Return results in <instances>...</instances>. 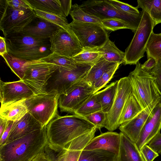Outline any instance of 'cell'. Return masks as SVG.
<instances>
[{
	"label": "cell",
	"mask_w": 161,
	"mask_h": 161,
	"mask_svg": "<svg viewBox=\"0 0 161 161\" xmlns=\"http://www.w3.org/2000/svg\"><path fill=\"white\" fill-rule=\"evenodd\" d=\"M96 128L84 117L77 115H58L46 127L48 142L54 146L64 148L74 139Z\"/></svg>",
	"instance_id": "cell-1"
},
{
	"label": "cell",
	"mask_w": 161,
	"mask_h": 161,
	"mask_svg": "<svg viewBox=\"0 0 161 161\" xmlns=\"http://www.w3.org/2000/svg\"><path fill=\"white\" fill-rule=\"evenodd\" d=\"M46 127L0 147V161H31L48 142Z\"/></svg>",
	"instance_id": "cell-2"
},
{
	"label": "cell",
	"mask_w": 161,
	"mask_h": 161,
	"mask_svg": "<svg viewBox=\"0 0 161 161\" xmlns=\"http://www.w3.org/2000/svg\"><path fill=\"white\" fill-rule=\"evenodd\" d=\"M8 52L27 61L40 60L51 53L50 38L34 37L22 32L4 37Z\"/></svg>",
	"instance_id": "cell-3"
},
{
	"label": "cell",
	"mask_w": 161,
	"mask_h": 161,
	"mask_svg": "<svg viewBox=\"0 0 161 161\" xmlns=\"http://www.w3.org/2000/svg\"><path fill=\"white\" fill-rule=\"evenodd\" d=\"M128 76L132 94L143 110L151 112L161 103V91L157 85L156 78L143 70L139 61Z\"/></svg>",
	"instance_id": "cell-4"
},
{
	"label": "cell",
	"mask_w": 161,
	"mask_h": 161,
	"mask_svg": "<svg viewBox=\"0 0 161 161\" xmlns=\"http://www.w3.org/2000/svg\"><path fill=\"white\" fill-rule=\"evenodd\" d=\"M92 65L88 63H77L76 67L73 69L58 67L47 81L45 92L56 91L59 96L66 94L83 79Z\"/></svg>",
	"instance_id": "cell-5"
},
{
	"label": "cell",
	"mask_w": 161,
	"mask_h": 161,
	"mask_svg": "<svg viewBox=\"0 0 161 161\" xmlns=\"http://www.w3.org/2000/svg\"><path fill=\"white\" fill-rule=\"evenodd\" d=\"M139 26L130 44L125 49L124 64H136L143 57L147 45L155 26L149 14L144 11Z\"/></svg>",
	"instance_id": "cell-6"
},
{
	"label": "cell",
	"mask_w": 161,
	"mask_h": 161,
	"mask_svg": "<svg viewBox=\"0 0 161 161\" xmlns=\"http://www.w3.org/2000/svg\"><path fill=\"white\" fill-rule=\"evenodd\" d=\"M69 27L84 51L98 50L109 38L106 30L98 23L73 20Z\"/></svg>",
	"instance_id": "cell-7"
},
{
	"label": "cell",
	"mask_w": 161,
	"mask_h": 161,
	"mask_svg": "<svg viewBox=\"0 0 161 161\" xmlns=\"http://www.w3.org/2000/svg\"><path fill=\"white\" fill-rule=\"evenodd\" d=\"M59 95L56 91L37 95L25 101L28 112L42 125L46 126L58 114Z\"/></svg>",
	"instance_id": "cell-8"
},
{
	"label": "cell",
	"mask_w": 161,
	"mask_h": 161,
	"mask_svg": "<svg viewBox=\"0 0 161 161\" xmlns=\"http://www.w3.org/2000/svg\"><path fill=\"white\" fill-rule=\"evenodd\" d=\"M86 13L101 20L106 18H117L123 20L133 28L134 32L136 31L142 18L143 11L137 15L131 14L117 9L107 0H88L79 5Z\"/></svg>",
	"instance_id": "cell-9"
},
{
	"label": "cell",
	"mask_w": 161,
	"mask_h": 161,
	"mask_svg": "<svg viewBox=\"0 0 161 161\" xmlns=\"http://www.w3.org/2000/svg\"><path fill=\"white\" fill-rule=\"evenodd\" d=\"M58 66L41 60L27 61L24 65L22 79L37 95L46 94L47 81Z\"/></svg>",
	"instance_id": "cell-10"
},
{
	"label": "cell",
	"mask_w": 161,
	"mask_h": 161,
	"mask_svg": "<svg viewBox=\"0 0 161 161\" xmlns=\"http://www.w3.org/2000/svg\"><path fill=\"white\" fill-rule=\"evenodd\" d=\"M132 94V89L128 76L118 80L114 103L109 112L106 114L104 127L109 131H113L119 128L122 111L127 100Z\"/></svg>",
	"instance_id": "cell-11"
},
{
	"label": "cell",
	"mask_w": 161,
	"mask_h": 161,
	"mask_svg": "<svg viewBox=\"0 0 161 161\" xmlns=\"http://www.w3.org/2000/svg\"><path fill=\"white\" fill-rule=\"evenodd\" d=\"M51 53L72 58L84 50L73 32L59 27L50 38Z\"/></svg>",
	"instance_id": "cell-12"
},
{
	"label": "cell",
	"mask_w": 161,
	"mask_h": 161,
	"mask_svg": "<svg viewBox=\"0 0 161 161\" xmlns=\"http://www.w3.org/2000/svg\"><path fill=\"white\" fill-rule=\"evenodd\" d=\"M36 16L34 10L18 9L8 5L0 19V30L4 37L12 33L21 32Z\"/></svg>",
	"instance_id": "cell-13"
},
{
	"label": "cell",
	"mask_w": 161,
	"mask_h": 161,
	"mask_svg": "<svg viewBox=\"0 0 161 161\" xmlns=\"http://www.w3.org/2000/svg\"><path fill=\"white\" fill-rule=\"evenodd\" d=\"M94 89L83 80L75 84L65 94L59 96L58 106L61 112L74 113L91 95Z\"/></svg>",
	"instance_id": "cell-14"
},
{
	"label": "cell",
	"mask_w": 161,
	"mask_h": 161,
	"mask_svg": "<svg viewBox=\"0 0 161 161\" xmlns=\"http://www.w3.org/2000/svg\"><path fill=\"white\" fill-rule=\"evenodd\" d=\"M0 94L1 105L26 101L37 95L22 80L4 82L0 80Z\"/></svg>",
	"instance_id": "cell-15"
},
{
	"label": "cell",
	"mask_w": 161,
	"mask_h": 161,
	"mask_svg": "<svg viewBox=\"0 0 161 161\" xmlns=\"http://www.w3.org/2000/svg\"><path fill=\"white\" fill-rule=\"evenodd\" d=\"M161 129V103L151 112L136 142L140 151L145 145L160 133Z\"/></svg>",
	"instance_id": "cell-16"
},
{
	"label": "cell",
	"mask_w": 161,
	"mask_h": 161,
	"mask_svg": "<svg viewBox=\"0 0 161 161\" xmlns=\"http://www.w3.org/2000/svg\"><path fill=\"white\" fill-rule=\"evenodd\" d=\"M97 129L96 128L69 143L59 151L56 161H78L83 149L94 137Z\"/></svg>",
	"instance_id": "cell-17"
},
{
	"label": "cell",
	"mask_w": 161,
	"mask_h": 161,
	"mask_svg": "<svg viewBox=\"0 0 161 161\" xmlns=\"http://www.w3.org/2000/svg\"><path fill=\"white\" fill-rule=\"evenodd\" d=\"M120 142V133L108 131L93 137L83 150L101 149L110 152L117 156L119 150Z\"/></svg>",
	"instance_id": "cell-18"
},
{
	"label": "cell",
	"mask_w": 161,
	"mask_h": 161,
	"mask_svg": "<svg viewBox=\"0 0 161 161\" xmlns=\"http://www.w3.org/2000/svg\"><path fill=\"white\" fill-rule=\"evenodd\" d=\"M43 127L42 125L28 112L20 120L14 122L5 144Z\"/></svg>",
	"instance_id": "cell-19"
},
{
	"label": "cell",
	"mask_w": 161,
	"mask_h": 161,
	"mask_svg": "<svg viewBox=\"0 0 161 161\" xmlns=\"http://www.w3.org/2000/svg\"><path fill=\"white\" fill-rule=\"evenodd\" d=\"M59 27L36 16L21 32L36 38H50Z\"/></svg>",
	"instance_id": "cell-20"
},
{
	"label": "cell",
	"mask_w": 161,
	"mask_h": 161,
	"mask_svg": "<svg viewBox=\"0 0 161 161\" xmlns=\"http://www.w3.org/2000/svg\"><path fill=\"white\" fill-rule=\"evenodd\" d=\"M151 112L142 110L134 118L121 125L119 128V129L131 141L136 143Z\"/></svg>",
	"instance_id": "cell-21"
},
{
	"label": "cell",
	"mask_w": 161,
	"mask_h": 161,
	"mask_svg": "<svg viewBox=\"0 0 161 161\" xmlns=\"http://www.w3.org/2000/svg\"><path fill=\"white\" fill-rule=\"evenodd\" d=\"M119 150L118 156L121 161H144L136 143L121 132Z\"/></svg>",
	"instance_id": "cell-22"
},
{
	"label": "cell",
	"mask_w": 161,
	"mask_h": 161,
	"mask_svg": "<svg viewBox=\"0 0 161 161\" xmlns=\"http://www.w3.org/2000/svg\"><path fill=\"white\" fill-rule=\"evenodd\" d=\"M25 101H20L1 105L0 117L13 122L19 120L28 113Z\"/></svg>",
	"instance_id": "cell-23"
},
{
	"label": "cell",
	"mask_w": 161,
	"mask_h": 161,
	"mask_svg": "<svg viewBox=\"0 0 161 161\" xmlns=\"http://www.w3.org/2000/svg\"><path fill=\"white\" fill-rule=\"evenodd\" d=\"M118 81L112 82L104 89L94 93L100 104L102 111L106 114L110 110L117 92Z\"/></svg>",
	"instance_id": "cell-24"
},
{
	"label": "cell",
	"mask_w": 161,
	"mask_h": 161,
	"mask_svg": "<svg viewBox=\"0 0 161 161\" xmlns=\"http://www.w3.org/2000/svg\"><path fill=\"white\" fill-rule=\"evenodd\" d=\"M98 51L102 57L108 62L119 64L125 62V53L119 49L109 38Z\"/></svg>",
	"instance_id": "cell-25"
},
{
	"label": "cell",
	"mask_w": 161,
	"mask_h": 161,
	"mask_svg": "<svg viewBox=\"0 0 161 161\" xmlns=\"http://www.w3.org/2000/svg\"><path fill=\"white\" fill-rule=\"evenodd\" d=\"M117 64L108 62L102 57L97 63L92 66L83 80L89 85L93 86L95 82L106 70Z\"/></svg>",
	"instance_id": "cell-26"
},
{
	"label": "cell",
	"mask_w": 161,
	"mask_h": 161,
	"mask_svg": "<svg viewBox=\"0 0 161 161\" xmlns=\"http://www.w3.org/2000/svg\"><path fill=\"white\" fill-rule=\"evenodd\" d=\"M33 9L66 17L61 8L59 0H27Z\"/></svg>",
	"instance_id": "cell-27"
},
{
	"label": "cell",
	"mask_w": 161,
	"mask_h": 161,
	"mask_svg": "<svg viewBox=\"0 0 161 161\" xmlns=\"http://www.w3.org/2000/svg\"><path fill=\"white\" fill-rule=\"evenodd\" d=\"M117 155L101 149L83 150L78 161H115Z\"/></svg>",
	"instance_id": "cell-28"
},
{
	"label": "cell",
	"mask_w": 161,
	"mask_h": 161,
	"mask_svg": "<svg viewBox=\"0 0 161 161\" xmlns=\"http://www.w3.org/2000/svg\"><path fill=\"white\" fill-rule=\"evenodd\" d=\"M142 110L132 93L127 100L122 111L120 125L134 118Z\"/></svg>",
	"instance_id": "cell-29"
},
{
	"label": "cell",
	"mask_w": 161,
	"mask_h": 161,
	"mask_svg": "<svg viewBox=\"0 0 161 161\" xmlns=\"http://www.w3.org/2000/svg\"><path fill=\"white\" fill-rule=\"evenodd\" d=\"M137 7L148 13L155 25L161 23V0H138Z\"/></svg>",
	"instance_id": "cell-30"
},
{
	"label": "cell",
	"mask_w": 161,
	"mask_h": 161,
	"mask_svg": "<svg viewBox=\"0 0 161 161\" xmlns=\"http://www.w3.org/2000/svg\"><path fill=\"white\" fill-rule=\"evenodd\" d=\"M101 110H102L101 105L93 94L85 100L74 114L84 117Z\"/></svg>",
	"instance_id": "cell-31"
},
{
	"label": "cell",
	"mask_w": 161,
	"mask_h": 161,
	"mask_svg": "<svg viewBox=\"0 0 161 161\" xmlns=\"http://www.w3.org/2000/svg\"><path fill=\"white\" fill-rule=\"evenodd\" d=\"M40 60L44 62L54 64L58 67H62L69 69H73L77 65L72 58L52 53L47 56Z\"/></svg>",
	"instance_id": "cell-32"
},
{
	"label": "cell",
	"mask_w": 161,
	"mask_h": 161,
	"mask_svg": "<svg viewBox=\"0 0 161 161\" xmlns=\"http://www.w3.org/2000/svg\"><path fill=\"white\" fill-rule=\"evenodd\" d=\"M147 58L152 57L161 62V34H152L148 42L146 51Z\"/></svg>",
	"instance_id": "cell-33"
},
{
	"label": "cell",
	"mask_w": 161,
	"mask_h": 161,
	"mask_svg": "<svg viewBox=\"0 0 161 161\" xmlns=\"http://www.w3.org/2000/svg\"><path fill=\"white\" fill-rule=\"evenodd\" d=\"M2 57L12 71L22 80L24 76V65L27 61L16 58L8 52Z\"/></svg>",
	"instance_id": "cell-34"
},
{
	"label": "cell",
	"mask_w": 161,
	"mask_h": 161,
	"mask_svg": "<svg viewBox=\"0 0 161 161\" xmlns=\"http://www.w3.org/2000/svg\"><path fill=\"white\" fill-rule=\"evenodd\" d=\"M36 16L44 19L70 32H73L69 28L66 17L57 14L44 12L37 9L34 10Z\"/></svg>",
	"instance_id": "cell-35"
},
{
	"label": "cell",
	"mask_w": 161,
	"mask_h": 161,
	"mask_svg": "<svg viewBox=\"0 0 161 161\" xmlns=\"http://www.w3.org/2000/svg\"><path fill=\"white\" fill-rule=\"evenodd\" d=\"M69 14L73 20L83 22L98 23L102 25L100 19L86 13L77 4L72 5Z\"/></svg>",
	"instance_id": "cell-36"
},
{
	"label": "cell",
	"mask_w": 161,
	"mask_h": 161,
	"mask_svg": "<svg viewBox=\"0 0 161 161\" xmlns=\"http://www.w3.org/2000/svg\"><path fill=\"white\" fill-rule=\"evenodd\" d=\"M101 57L100 53L97 50L84 51L72 58L77 63H88L94 65Z\"/></svg>",
	"instance_id": "cell-37"
},
{
	"label": "cell",
	"mask_w": 161,
	"mask_h": 161,
	"mask_svg": "<svg viewBox=\"0 0 161 161\" xmlns=\"http://www.w3.org/2000/svg\"><path fill=\"white\" fill-rule=\"evenodd\" d=\"M102 25L106 30L114 31L122 29H128L134 32L132 27L125 21L117 18H106L101 20Z\"/></svg>",
	"instance_id": "cell-38"
},
{
	"label": "cell",
	"mask_w": 161,
	"mask_h": 161,
	"mask_svg": "<svg viewBox=\"0 0 161 161\" xmlns=\"http://www.w3.org/2000/svg\"><path fill=\"white\" fill-rule=\"evenodd\" d=\"M120 64L117 63L106 70L93 85L94 89V94L104 87L107 83L113 78L116 71L118 69Z\"/></svg>",
	"instance_id": "cell-39"
},
{
	"label": "cell",
	"mask_w": 161,
	"mask_h": 161,
	"mask_svg": "<svg viewBox=\"0 0 161 161\" xmlns=\"http://www.w3.org/2000/svg\"><path fill=\"white\" fill-rule=\"evenodd\" d=\"M84 117L94 125L97 129L100 130L104 127L106 114L102 110L85 116Z\"/></svg>",
	"instance_id": "cell-40"
},
{
	"label": "cell",
	"mask_w": 161,
	"mask_h": 161,
	"mask_svg": "<svg viewBox=\"0 0 161 161\" xmlns=\"http://www.w3.org/2000/svg\"><path fill=\"white\" fill-rule=\"evenodd\" d=\"M107 0L114 7L123 12L132 15H137L140 13L137 6L134 7L128 3L117 0Z\"/></svg>",
	"instance_id": "cell-41"
},
{
	"label": "cell",
	"mask_w": 161,
	"mask_h": 161,
	"mask_svg": "<svg viewBox=\"0 0 161 161\" xmlns=\"http://www.w3.org/2000/svg\"><path fill=\"white\" fill-rule=\"evenodd\" d=\"M140 152L144 161H153L159 156V154L148 144L144 145Z\"/></svg>",
	"instance_id": "cell-42"
},
{
	"label": "cell",
	"mask_w": 161,
	"mask_h": 161,
	"mask_svg": "<svg viewBox=\"0 0 161 161\" xmlns=\"http://www.w3.org/2000/svg\"><path fill=\"white\" fill-rule=\"evenodd\" d=\"M7 1L8 5L14 8L34 10L27 0H7Z\"/></svg>",
	"instance_id": "cell-43"
},
{
	"label": "cell",
	"mask_w": 161,
	"mask_h": 161,
	"mask_svg": "<svg viewBox=\"0 0 161 161\" xmlns=\"http://www.w3.org/2000/svg\"><path fill=\"white\" fill-rule=\"evenodd\" d=\"M149 73L156 78L157 85L161 91V62L156 61L155 66Z\"/></svg>",
	"instance_id": "cell-44"
},
{
	"label": "cell",
	"mask_w": 161,
	"mask_h": 161,
	"mask_svg": "<svg viewBox=\"0 0 161 161\" xmlns=\"http://www.w3.org/2000/svg\"><path fill=\"white\" fill-rule=\"evenodd\" d=\"M148 145L159 154L161 155V133L157 134Z\"/></svg>",
	"instance_id": "cell-45"
},
{
	"label": "cell",
	"mask_w": 161,
	"mask_h": 161,
	"mask_svg": "<svg viewBox=\"0 0 161 161\" xmlns=\"http://www.w3.org/2000/svg\"><path fill=\"white\" fill-rule=\"evenodd\" d=\"M62 11L66 17L70 12L72 6V1L71 0H59Z\"/></svg>",
	"instance_id": "cell-46"
},
{
	"label": "cell",
	"mask_w": 161,
	"mask_h": 161,
	"mask_svg": "<svg viewBox=\"0 0 161 161\" xmlns=\"http://www.w3.org/2000/svg\"><path fill=\"white\" fill-rule=\"evenodd\" d=\"M14 122L13 121H8L7 127L0 138V147L6 143Z\"/></svg>",
	"instance_id": "cell-47"
},
{
	"label": "cell",
	"mask_w": 161,
	"mask_h": 161,
	"mask_svg": "<svg viewBox=\"0 0 161 161\" xmlns=\"http://www.w3.org/2000/svg\"><path fill=\"white\" fill-rule=\"evenodd\" d=\"M156 63V60L154 58L150 57L143 64H141L142 69L145 71L150 72L154 67Z\"/></svg>",
	"instance_id": "cell-48"
},
{
	"label": "cell",
	"mask_w": 161,
	"mask_h": 161,
	"mask_svg": "<svg viewBox=\"0 0 161 161\" xmlns=\"http://www.w3.org/2000/svg\"><path fill=\"white\" fill-rule=\"evenodd\" d=\"M31 161H51L42 150Z\"/></svg>",
	"instance_id": "cell-49"
},
{
	"label": "cell",
	"mask_w": 161,
	"mask_h": 161,
	"mask_svg": "<svg viewBox=\"0 0 161 161\" xmlns=\"http://www.w3.org/2000/svg\"><path fill=\"white\" fill-rule=\"evenodd\" d=\"M5 37H0V54L2 56L7 52Z\"/></svg>",
	"instance_id": "cell-50"
},
{
	"label": "cell",
	"mask_w": 161,
	"mask_h": 161,
	"mask_svg": "<svg viewBox=\"0 0 161 161\" xmlns=\"http://www.w3.org/2000/svg\"><path fill=\"white\" fill-rule=\"evenodd\" d=\"M0 19L3 16L8 5L7 0H0Z\"/></svg>",
	"instance_id": "cell-51"
},
{
	"label": "cell",
	"mask_w": 161,
	"mask_h": 161,
	"mask_svg": "<svg viewBox=\"0 0 161 161\" xmlns=\"http://www.w3.org/2000/svg\"><path fill=\"white\" fill-rule=\"evenodd\" d=\"M8 121L0 117V138L6 129Z\"/></svg>",
	"instance_id": "cell-52"
},
{
	"label": "cell",
	"mask_w": 161,
	"mask_h": 161,
	"mask_svg": "<svg viewBox=\"0 0 161 161\" xmlns=\"http://www.w3.org/2000/svg\"><path fill=\"white\" fill-rule=\"evenodd\" d=\"M160 34H161V33Z\"/></svg>",
	"instance_id": "cell-53"
}]
</instances>
